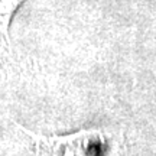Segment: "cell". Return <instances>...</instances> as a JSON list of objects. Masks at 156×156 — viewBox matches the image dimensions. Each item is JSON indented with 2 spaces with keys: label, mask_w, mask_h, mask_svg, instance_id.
Instances as JSON below:
<instances>
[{
  "label": "cell",
  "mask_w": 156,
  "mask_h": 156,
  "mask_svg": "<svg viewBox=\"0 0 156 156\" xmlns=\"http://www.w3.org/2000/svg\"><path fill=\"white\" fill-rule=\"evenodd\" d=\"M35 156H98L110 140V133L104 129H90L65 136H44L32 132Z\"/></svg>",
  "instance_id": "cell-1"
},
{
  "label": "cell",
  "mask_w": 156,
  "mask_h": 156,
  "mask_svg": "<svg viewBox=\"0 0 156 156\" xmlns=\"http://www.w3.org/2000/svg\"><path fill=\"white\" fill-rule=\"evenodd\" d=\"M22 2L23 0H0V38L7 39L10 19Z\"/></svg>",
  "instance_id": "cell-2"
}]
</instances>
